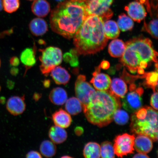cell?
I'll list each match as a JSON object with an SVG mask.
<instances>
[{
    "label": "cell",
    "instance_id": "obj_1",
    "mask_svg": "<svg viewBox=\"0 0 158 158\" xmlns=\"http://www.w3.org/2000/svg\"><path fill=\"white\" fill-rule=\"evenodd\" d=\"M85 2L66 1L51 12L50 23L54 32L68 39L73 38L88 16Z\"/></svg>",
    "mask_w": 158,
    "mask_h": 158
},
{
    "label": "cell",
    "instance_id": "obj_2",
    "mask_svg": "<svg viewBox=\"0 0 158 158\" xmlns=\"http://www.w3.org/2000/svg\"><path fill=\"white\" fill-rule=\"evenodd\" d=\"M103 20L95 15H89L73 37L74 44L78 54H95L106 46L108 39L105 36Z\"/></svg>",
    "mask_w": 158,
    "mask_h": 158
},
{
    "label": "cell",
    "instance_id": "obj_3",
    "mask_svg": "<svg viewBox=\"0 0 158 158\" xmlns=\"http://www.w3.org/2000/svg\"><path fill=\"white\" fill-rule=\"evenodd\" d=\"M120 106L117 96L110 91L98 90L83 110L90 123L102 127L113 121L114 114Z\"/></svg>",
    "mask_w": 158,
    "mask_h": 158
},
{
    "label": "cell",
    "instance_id": "obj_4",
    "mask_svg": "<svg viewBox=\"0 0 158 158\" xmlns=\"http://www.w3.org/2000/svg\"><path fill=\"white\" fill-rule=\"evenodd\" d=\"M126 48L120 62L132 73L137 72L144 74V69L152 62H157V52L154 50L152 43L148 38H134L126 43Z\"/></svg>",
    "mask_w": 158,
    "mask_h": 158
},
{
    "label": "cell",
    "instance_id": "obj_5",
    "mask_svg": "<svg viewBox=\"0 0 158 158\" xmlns=\"http://www.w3.org/2000/svg\"><path fill=\"white\" fill-rule=\"evenodd\" d=\"M158 112L149 106L141 107L133 113L130 127L132 133L144 135L152 141L158 140Z\"/></svg>",
    "mask_w": 158,
    "mask_h": 158
},
{
    "label": "cell",
    "instance_id": "obj_6",
    "mask_svg": "<svg viewBox=\"0 0 158 158\" xmlns=\"http://www.w3.org/2000/svg\"><path fill=\"white\" fill-rule=\"evenodd\" d=\"M40 51L41 52L39 57L41 72L45 76L47 77L53 69L62 63V51L60 48L55 47H49L40 49Z\"/></svg>",
    "mask_w": 158,
    "mask_h": 158
},
{
    "label": "cell",
    "instance_id": "obj_7",
    "mask_svg": "<svg viewBox=\"0 0 158 158\" xmlns=\"http://www.w3.org/2000/svg\"><path fill=\"white\" fill-rule=\"evenodd\" d=\"M113 0H87L85 1L88 15H95L103 21L108 20L113 15L110 9Z\"/></svg>",
    "mask_w": 158,
    "mask_h": 158
},
{
    "label": "cell",
    "instance_id": "obj_8",
    "mask_svg": "<svg viewBox=\"0 0 158 158\" xmlns=\"http://www.w3.org/2000/svg\"><path fill=\"white\" fill-rule=\"evenodd\" d=\"M75 91L77 98L81 102L83 107L90 102L96 90L86 81L85 76L80 75L75 83Z\"/></svg>",
    "mask_w": 158,
    "mask_h": 158
},
{
    "label": "cell",
    "instance_id": "obj_9",
    "mask_svg": "<svg viewBox=\"0 0 158 158\" xmlns=\"http://www.w3.org/2000/svg\"><path fill=\"white\" fill-rule=\"evenodd\" d=\"M135 136L127 133L118 135L114 139V148L115 155L122 157L128 154L133 153Z\"/></svg>",
    "mask_w": 158,
    "mask_h": 158
},
{
    "label": "cell",
    "instance_id": "obj_10",
    "mask_svg": "<svg viewBox=\"0 0 158 158\" xmlns=\"http://www.w3.org/2000/svg\"><path fill=\"white\" fill-rule=\"evenodd\" d=\"M143 89L138 88L135 91L128 93L122 98V106L127 111L134 113L142 107L141 95L143 93Z\"/></svg>",
    "mask_w": 158,
    "mask_h": 158
},
{
    "label": "cell",
    "instance_id": "obj_11",
    "mask_svg": "<svg viewBox=\"0 0 158 158\" xmlns=\"http://www.w3.org/2000/svg\"><path fill=\"white\" fill-rule=\"evenodd\" d=\"M101 68L100 65L97 68L93 74L94 77L90 80V82L98 90H108L110 88L111 80L108 75L100 73Z\"/></svg>",
    "mask_w": 158,
    "mask_h": 158
},
{
    "label": "cell",
    "instance_id": "obj_12",
    "mask_svg": "<svg viewBox=\"0 0 158 158\" xmlns=\"http://www.w3.org/2000/svg\"><path fill=\"white\" fill-rule=\"evenodd\" d=\"M25 100L24 95L11 97L7 102L6 106L8 111L14 116L22 114L26 109Z\"/></svg>",
    "mask_w": 158,
    "mask_h": 158
},
{
    "label": "cell",
    "instance_id": "obj_13",
    "mask_svg": "<svg viewBox=\"0 0 158 158\" xmlns=\"http://www.w3.org/2000/svg\"><path fill=\"white\" fill-rule=\"evenodd\" d=\"M124 9L127 11L130 17L138 23L141 22L147 16V13L145 7L139 2H131Z\"/></svg>",
    "mask_w": 158,
    "mask_h": 158
},
{
    "label": "cell",
    "instance_id": "obj_14",
    "mask_svg": "<svg viewBox=\"0 0 158 158\" xmlns=\"http://www.w3.org/2000/svg\"><path fill=\"white\" fill-rule=\"evenodd\" d=\"M153 147L152 140L147 136L138 135L134 139V147L138 152L147 154L151 151Z\"/></svg>",
    "mask_w": 158,
    "mask_h": 158
},
{
    "label": "cell",
    "instance_id": "obj_15",
    "mask_svg": "<svg viewBox=\"0 0 158 158\" xmlns=\"http://www.w3.org/2000/svg\"><path fill=\"white\" fill-rule=\"evenodd\" d=\"M52 118L55 125L64 128L69 127L72 121L70 114L62 109L55 111L52 114Z\"/></svg>",
    "mask_w": 158,
    "mask_h": 158
},
{
    "label": "cell",
    "instance_id": "obj_16",
    "mask_svg": "<svg viewBox=\"0 0 158 158\" xmlns=\"http://www.w3.org/2000/svg\"><path fill=\"white\" fill-rule=\"evenodd\" d=\"M51 76L56 84L65 85L68 83L71 76L66 69L57 66L51 72Z\"/></svg>",
    "mask_w": 158,
    "mask_h": 158
},
{
    "label": "cell",
    "instance_id": "obj_17",
    "mask_svg": "<svg viewBox=\"0 0 158 158\" xmlns=\"http://www.w3.org/2000/svg\"><path fill=\"white\" fill-rule=\"evenodd\" d=\"M29 28L32 34L36 36L44 35L48 30L46 22L40 18L32 19L30 23Z\"/></svg>",
    "mask_w": 158,
    "mask_h": 158
},
{
    "label": "cell",
    "instance_id": "obj_18",
    "mask_svg": "<svg viewBox=\"0 0 158 158\" xmlns=\"http://www.w3.org/2000/svg\"><path fill=\"white\" fill-rule=\"evenodd\" d=\"M48 135L53 143L57 144L64 143L68 138V134L64 128L56 125L51 127Z\"/></svg>",
    "mask_w": 158,
    "mask_h": 158
},
{
    "label": "cell",
    "instance_id": "obj_19",
    "mask_svg": "<svg viewBox=\"0 0 158 158\" xmlns=\"http://www.w3.org/2000/svg\"><path fill=\"white\" fill-rule=\"evenodd\" d=\"M34 14L40 17L46 16L50 11V5L46 0H35L31 7Z\"/></svg>",
    "mask_w": 158,
    "mask_h": 158
},
{
    "label": "cell",
    "instance_id": "obj_20",
    "mask_svg": "<svg viewBox=\"0 0 158 158\" xmlns=\"http://www.w3.org/2000/svg\"><path fill=\"white\" fill-rule=\"evenodd\" d=\"M49 98L52 103L56 106H62L68 99V94L64 89L57 87L51 90Z\"/></svg>",
    "mask_w": 158,
    "mask_h": 158
},
{
    "label": "cell",
    "instance_id": "obj_21",
    "mask_svg": "<svg viewBox=\"0 0 158 158\" xmlns=\"http://www.w3.org/2000/svg\"><path fill=\"white\" fill-rule=\"evenodd\" d=\"M35 47L27 48L23 51L20 56L21 62L24 64L26 68L25 73L27 71L36 64L35 59Z\"/></svg>",
    "mask_w": 158,
    "mask_h": 158
},
{
    "label": "cell",
    "instance_id": "obj_22",
    "mask_svg": "<svg viewBox=\"0 0 158 158\" xmlns=\"http://www.w3.org/2000/svg\"><path fill=\"white\" fill-rule=\"evenodd\" d=\"M110 91L117 96L123 98L127 92V85L124 81L118 78H114L111 81Z\"/></svg>",
    "mask_w": 158,
    "mask_h": 158
},
{
    "label": "cell",
    "instance_id": "obj_23",
    "mask_svg": "<svg viewBox=\"0 0 158 158\" xmlns=\"http://www.w3.org/2000/svg\"><path fill=\"white\" fill-rule=\"evenodd\" d=\"M126 48V44L120 39H114L110 43L108 46V52L110 56L114 58L121 57Z\"/></svg>",
    "mask_w": 158,
    "mask_h": 158
},
{
    "label": "cell",
    "instance_id": "obj_24",
    "mask_svg": "<svg viewBox=\"0 0 158 158\" xmlns=\"http://www.w3.org/2000/svg\"><path fill=\"white\" fill-rule=\"evenodd\" d=\"M105 36L107 39H114L119 36L120 31L117 23L113 20H106L104 23Z\"/></svg>",
    "mask_w": 158,
    "mask_h": 158
},
{
    "label": "cell",
    "instance_id": "obj_25",
    "mask_svg": "<svg viewBox=\"0 0 158 158\" xmlns=\"http://www.w3.org/2000/svg\"><path fill=\"white\" fill-rule=\"evenodd\" d=\"M65 104V110L71 115H77L83 110L81 102L77 98L72 97L68 99Z\"/></svg>",
    "mask_w": 158,
    "mask_h": 158
},
{
    "label": "cell",
    "instance_id": "obj_26",
    "mask_svg": "<svg viewBox=\"0 0 158 158\" xmlns=\"http://www.w3.org/2000/svg\"><path fill=\"white\" fill-rule=\"evenodd\" d=\"M83 155L86 158H99L101 157L100 146L98 143L90 142L85 145Z\"/></svg>",
    "mask_w": 158,
    "mask_h": 158
},
{
    "label": "cell",
    "instance_id": "obj_27",
    "mask_svg": "<svg viewBox=\"0 0 158 158\" xmlns=\"http://www.w3.org/2000/svg\"><path fill=\"white\" fill-rule=\"evenodd\" d=\"M41 155L45 157L49 158L54 156L56 152V147L52 141L45 140L41 143L40 147Z\"/></svg>",
    "mask_w": 158,
    "mask_h": 158
},
{
    "label": "cell",
    "instance_id": "obj_28",
    "mask_svg": "<svg viewBox=\"0 0 158 158\" xmlns=\"http://www.w3.org/2000/svg\"><path fill=\"white\" fill-rule=\"evenodd\" d=\"M117 25L120 30L125 31L133 28L134 24L133 20L123 13L118 16Z\"/></svg>",
    "mask_w": 158,
    "mask_h": 158
},
{
    "label": "cell",
    "instance_id": "obj_29",
    "mask_svg": "<svg viewBox=\"0 0 158 158\" xmlns=\"http://www.w3.org/2000/svg\"><path fill=\"white\" fill-rule=\"evenodd\" d=\"M100 155L102 158H112L115 157L114 148L111 143L104 142L100 146Z\"/></svg>",
    "mask_w": 158,
    "mask_h": 158
},
{
    "label": "cell",
    "instance_id": "obj_30",
    "mask_svg": "<svg viewBox=\"0 0 158 158\" xmlns=\"http://www.w3.org/2000/svg\"><path fill=\"white\" fill-rule=\"evenodd\" d=\"M129 119L128 114L123 110L118 109L114 114L113 119L116 123L120 125H125L127 123Z\"/></svg>",
    "mask_w": 158,
    "mask_h": 158
},
{
    "label": "cell",
    "instance_id": "obj_31",
    "mask_svg": "<svg viewBox=\"0 0 158 158\" xmlns=\"http://www.w3.org/2000/svg\"><path fill=\"white\" fill-rule=\"evenodd\" d=\"M146 84L149 87L152 88L155 92L158 84L157 70L147 73L145 74Z\"/></svg>",
    "mask_w": 158,
    "mask_h": 158
},
{
    "label": "cell",
    "instance_id": "obj_32",
    "mask_svg": "<svg viewBox=\"0 0 158 158\" xmlns=\"http://www.w3.org/2000/svg\"><path fill=\"white\" fill-rule=\"evenodd\" d=\"M3 6L6 12L11 13L16 11L20 6L19 0H2Z\"/></svg>",
    "mask_w": 158,
    "mask_h": 158
},
{
    "label": "cell",
    "instance_id": "obj_33",
    "mask_svg": "<svg viewBox=\"0 0 158 158\" xmlns=\"http://www.w3.org/2000/svg\"><path fill=\"white\" fill-rule=\"evenodd\" d=\"M144 30L149 33L154 38H158V20L157 19H154L151 21L148 24L144 23Z\"/></svg>",
    "mask_w": 158,
    "mask_h": 158
},
{
    "label": "cell",
    "instance_id": "obj_34",
    "mask_svg": "<svg viewBox=\"0 0 158 158\" xmlns=\"http://www.w3.org/2000/svg\"><path fill=\"white\" fill-rule=\"evenodd\" d=\"M72 54V57L69 63L71 66L72 67H76L78 66L79 64L77 54L78 53L76 49H72L70 51Z\"/></svg>",
    "mask_w": 158,
    "mask_h": 158
},
{
    "label": "cell",
    "instance_id": "obj_35",
    "mask_svg": "<svg viewBox=\"0 0 158 158\" xmlns=\"http://www.w3.org/2000/svg\"><path fill=\"white\" fill-rule=\"evenodd\" d=\"M151 104L153 108L156 110H158V93L155 92L152 95L151 99Z\"/></svg>",
    "mask_w": 158,
    "mask_h": 158
},
{
    "label": "cell",
    "instance_id": "obj_36",
    "mask_svg": "<svg viewBox=\"0 0 158 158\" xmlns=\"http://www.w3.org/2000/svg\"><path fill=\"white\" fill-rule=\"evenodd\" d=\"M26 157L27 158H42L41 154L36 151H31L27 153Z\"/></svg>",
    "mask_w": 158,
    "mask_h": 158
},
{
    "label": "cell",
    "instance_id": "obj_37",
    "mask_svg": "<svg viewBox=\"0 0 158 158\" xmlns=\"http://www.w3.org/2000/svg\"><path fill=\"white\" fill-rule=\"evenodd\" d=\"M10 64L14 67L18 66L19 64V60L16 57H13L10 60Z\"/></svg>",
    "mask_w": 158,
    "mask_h": 158
},
{
    "label": "cell",
    "instance_id": "obj_38",
    "mask_svg": "<svg viewBox=\"0 0 158 158\" xmlns=\"http://www.w3.org/2000/svg\"><path fill=\"white\" fill-rule=\"evenodd\" d=\"M100 65L101 68L104 69H107L110 67L109 63L108 61H104L102 62Z\"/></svg>",
    "mask_w": 158,
    "mask_h": 158
},
{
    "label": "cell",
    "instance_id": "obj_39",
    "mask_svg": "<svg viewBox=\"0 0 158 158\" xmlns=\"http://www.w3.org/2000/svg\"><path fill=\"white\" fill-rule=\"evenodd\" d=\"M42 96V95L40 94L37 93H35L33 94V99L34 100L35 102H37L40 99Z\"/></svg>",
    "mask_w": 158,
    "mask_h": 158
},
{
    "label": "cell",
    "instance_id": "obj_40",
    "mask_svg": "<svg viewBox=\"0 0 158 158\" xmlns=\"http://www.w3.org/2000/svg\"><path fill=\"white\" fill-rule=\"evenodd\" d=\"M133 158H149L148 156L146 155V154L139 153L138 154H136L135 155H134L133 157Z\"/></svg>",
    "mask_w": 158,
    "mask_h": 158
},
{
    "label": "cell",
    "instance_id": "obj_41",
    "mask_svg": "<svg viewBox=\"0 0 158 158\" xmlns=\"http://www.w3.org/2000/svg\"><path fill=\"white\" fill-rule=\"evenodd\" d=\"M83 132V129L81 127H78L75 128V132L77 135H81L82 133Z\"/></svg>",
    "mask_w": 158,
    "mask_h": 158
},
{
    "label": "cell",
    "instance_id": "obj_42",
    "mask_svg": "<svg viewBox=\"0 0 158 158\" xmlns=\"http://www.w3.org/2000/svg\"><path fill=\"white\" fill-rule=\"evenodd\" d=\"M43 86L45 88H49L50 86V81L49 80H45L43 82Z\"/></svg>",
    "mask_w": 158,
    "mask_h": 158
},
{
    "label": "cell",
    "instance_id": "obj_43",
    "mask_svg": "<svg viewBox=\"0 0 158 158\" xmlns=\"http://www.w3.org/2000/svg\"><path fill=\"white\" fill-rule=\"evenodd\" d=\"M11 73L14 75V76H16L19 73L18 69L15 68V67H13L12 68L11 70Z\"/></svg>",
    "mask_w": 158,
    "mask_h": 158
},
{
    "label": "cell",
    "instance_id": "obj_44",
    "mask_svg": "<svg viewBox=\"0 0 158 158\" xmlns=\"http://www.w3.org/2000/svg\"><path fill=\"white\" fill-rule=\"evenodd\" d=\"M3 8V1L2 0H0V11L2 10Z\"/></svg>",
    "mask_w": 158,
    "mask_h": 158
},
{
    "label": "cell",
    "instance_id": "obj_45",
    "mask_svg": "<svg viewBox=\"0 0 158 158\" xmlns=\"http://www.w3.org/2000/svg\"><path fill=\"white\" fill-rule=\"evenodd\" d=\"M71 1H77L80 2H85L87 1V0H71Z\"/></svg>",
    "mask_w": 158,
    "mask_h": 158
},
{
    "label": "cell",
    "instance_id": "obj_46",
    "mask_svg": "<svg viewBox=\"0 0 158 158\" xmlns=\"http://www.w3.org/2000/svg\"><path fill=\"white\" fill-rule=\"evenodd\" d=\"M61 158H72V157H71L70 156H63V157H61Z\"/></svg>",
    "mask_w": 158,
    "mask_h": 158
},
{
    "label": "cell",
    "instance_id": "obj_47",
    "mask_svg": "<svg viewBox=\"0 0 158 158\" xmlns=\"http://www.w3.org/2000/svg\"><path fill=\"white\" fill-rule=\"evenodd\" d=\"M56 1H59V2H61V1H64V0H56Z\"/></svg>",
    "mask_w": 158,
    "mask_h": 158
},
{
    "label": "cell",
    "instance_id": "obj_48",
    "mask_svg": "<svg viewBox=\"0 0 158 158\" xmlns=\"http://www.w3.org/2000/svg\"><path fill=\"white\" fill-rule=\"evenodd\" d=\"M1 60H0V67H1Z\"/></svg>",
    "mask_w": 158,
    "mask_h": 158
},
{
    "label": "cell",
    "instance_id": "obj_49",
    "mask_svg": "<svg viewBox=\"0 0 158 158\" xmlns=\"http://www.w3.org/2000/svg\"><path fill=\"white\" fill-rule=\"evenodd\" d=\"M28 1H35V0H28Z\"/></svg>",
    "mask_w": 158,
    "mask_h": 158
},
{
    "label": "cell",
    "instance_id": "obj_50",
    "mask_svg": "<svg viewBox=\"0 0 158 158\" xmlns=\"http://www.w3.org/2000/svg\"><path fill=\"white\" fill-rule=\"evenodd\" d=\"M0 90H1V87H0Z\"/></svg>",
    "mask_w": 158,
    "mask_h": 158
}]
</instances>
